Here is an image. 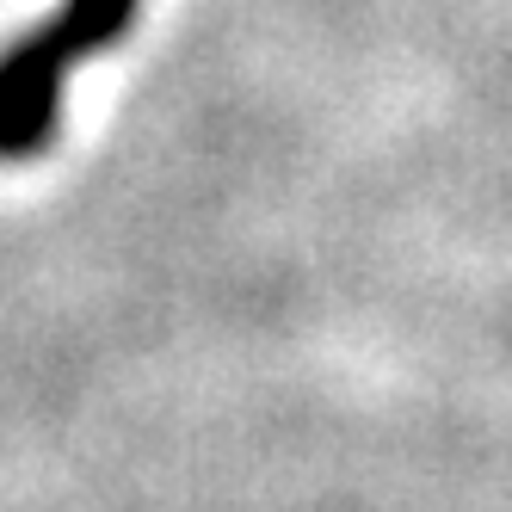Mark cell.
<instances>
[{
    "instance_id": "1",
    "label": "cell",
    "mask_w": 512,
    "mask_h": 512,
    "mask_svg": "<svg viewBox=\"0 0 512 512\" xmlns=\"http://www.w3.org/2000/svg\"><path fill=\"white\" fill-rule=\"evenodd\" d=\"M142 19V0H62L0 50V161H31L50 149L75 68L118 50Z\"/></svg>"
}]
</instances>
